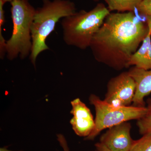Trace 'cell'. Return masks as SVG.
Listing matches in <instances>:
<instances>
[{"label": "cell", "instance_id": "cell-1", "mask_svg": "<svg viewBox=\"0 0 151 151\" xmlns=\"http://www.w3.org/2000/svg\"><path fill=\"white\" fill-rule=\"evenodd\" d=\"M149 32L147 23L137 19L133 12L111 13L92 38L90 47L94 59L116 70L128 68Z\"/></svg>", "mask_w": 151, "mask_h": 151}, {"label": "cell", "instance_id": "cell-2", "mask_svg": "<svg viewBox=\"0 0 151 151\" xmlns=\"http://www.w3.org/2000/svg\"><path fill=\"white\" fill-rule=\"evenodd\" d=\"M42 6L36 9L32 26V49L31 62L36 68L37 58L42 52L49 50L47 38L55 29L60 19L76 12L75 4L70 0H42Z\"/></svg>", "mask_w": 151, "mask_h": 151}, {"label": "cell", "instance_id": "cell-3", "mask_svg": "<svg viewBox=\"0 0 151 151\" xmlns=\"http://www.w3.org/2000/svg\"><path fill=\"white\" fill-rule=\"evenodd\" d=\"M111 12L103 3L90 11L81 10L61 19L63 38L65 44L84 50Z\"/></svg>", "mask_w": 151, "mask_h": 151}, {"label": "cell", "instance_id": "cell-4", "mask_svg": "<svg viewBox=\"0 0 151 151\" xmlns=\"http://www.w3.org/2000/svg\"><path fill=\"white\" fill-rule=\"evenodd\" d=\"M10 3L13 31L6 41V57L9 60L18 57L23 60L31 52L32 26L36 9L29 0H15Z\"/></svg>", "mask_w": 151, "mask_h": 151}, {"label": "cell", "instance_id": "cell-5", "mask_svg": "<svg viewBox=\"0 0 151 151\" xmlns=\"http://www.w3.org/2000/svg\"><path fill=\"white\" fill-rule=\"evenodd\" d=\"M90 104L94 105L96 112L95 127L85 140H93L106 129H109L130 120H139L146 114L147 108L129 106L115 107L102 100L94 94L89 97Z\"/></svg>", "mask_w": 151, "mask_h": 151}, {"label": "cell", "instance_id": "cell-6", "mask_svg": "<svg viewBox=\"0 0 151 151\" xmlns=\"http://www.w3.org/2000/svg\"><path fill=\"white\" fill-rule=\"evenodd\" d=\"M136 90V82L129 72H122L108 81L104 100L115 107L130 106Z\"/></svg>", "mask_w": 151, "mask_h": 151}, {"label": "cell", "instance_id": "cell-7", "mask_svg": "<svg viewBox=\"0 0 151 151\" xmlns=\"http://www.w3.org/2000/svg\"><path fill=\"white\" fill-rule=\"evenodd\" d=\"M131 128L128 122L111 127L101 136L100 142L112 151H130L134 141L131 136Z\"/></svg>", "mask_w": 151, "mask_h": 151}, {"label": "cell", "instance_id": "cell-8", "mask_svg": "<svg viewBox=\"0 0 151 151\" xmlns=\"http://www.w3.org/2000/svg\"><path fill=\"white\" fill-rule=\"evenodd\" d=\"M70 113L73 115L70 124L75 134L86 138L91 134L95 127V120L90 109L79 98L71 102Z\"/></svg>", "mask_w": 151, "mask_h": 151}, {"label": "cell", "instance_id": "cell-9", "mask_svg": "<svg viewBox=\"0 0 151 151\" xmlns=\"http://www.w3.org/2000/svg\"><path fill=\"white\" fill-rule=\"evenodd\" d=\"M128 72L136 84L133 105L145 107L144 98L151 93V69L146 70L134 66Z\"/></svg>", "mask_w": 151, "mask_h": 151}, {"label": "cell", "instance_id": "cell-10", "mask_svg": "<svg viewBox=\"0 0 151 151\" xmlns=\"http://www.w3.org/2000/svg\"><path fill=\"white\" fill-rule=\"evenodd\" d=\"M149 32L142 45L132 55L128 63V67L135 66L148 70L151 69V17H146Z\"/></svg>", "mask_w": 151, "mask_h": 151}, {"label": "cell", "instance_id": "cell-11", "mask_svg": "<svg viewBox=\"0 0 151 151\" xmlns=\"http://www.w3.org/2000/svg\"><path fill=\"white\" fill-rule=\"evenodd\" d=\"M94 2L103 1L110 12H133L142 0H92Z\"/></svg>", "mask_w": 151, "mask_h": 151}, {"label": "cell", "instance_id": "cell-12", "mask_svg": "<svg viewBox=\"0 0 151 151\" xmlns=\"http://www.w3.org/2000/svg\"><path fill=\"white\" fill-rule=\"evenodd\" d=\"M147 111L146 114L137 120V125L140 134L144 135L151 133V98L147 100Z\"/></svg>", "mask_w": 151, "mask_h": 151}, {"label": "cell", "instance_id": "cell-13", "mask_svg": "<svg viewBox=\"0 0 151 151\" xmlns=\"http://www.w3.org/2000/svg\"><path fill=\"white\" fill-rule=\"evenodd\" d=\"M130 151H151V133L145 134L139 139L134 140Z\"/></svg>", "mask_w": 151, "mask_h": 151}, {"label": "cell", "instance_id": "cell-14", "mask_svg": "<svg viewBox=\"0 0 151 151\" xmlns=\"http://www.w3.org/2000/svg\"><path fill=\"white\" fill-rule=\"evenodd\" d=\"M6 3L0 0V58L4 59L6 56V40L4 37L2 32L3 25L5 20V12L4 6Z\"/></svg>", "mask_w": 151, "mask_h": 151}, {"label": "cell", "instance_id": "cell-15", "mask_svg": "<svg viewBox=\"0 0 151 151\" xmlns=\"http://www.w3.org/2000/svg\"><path fill=\"white\" fill-rule=\"evenodd\" d=\"M136 9L142 15L151 17V0H142Z\"/></svg>", "mask_w": 151, "mask_h": 151}, {"label": "cell", "instance_id": "cell-16", "mask_svg": "<svg viewBox=\"0 0 151 151\" xmlns=\"http://www.w3.org/2000/svg\"><path fill=\"white\" fill-rule=\"evenodd\" d=\"M57 140L60 145L63 149V151H70L68 147L67 141L64 136L61 134H58L57 135Z\"/></svg>", "mask_w": 151, "mask_h": 151}, {"label": "cell", "instance_id": "cell-17", "mask_svg": "<svg viewBox=\"0 0 151 151\" xmlns=\"http://www.w3.org/2000/svg\"><path fill=\"white\" fill-rule=\"evenodd\" d=\"M95 146L97 151H112L100 142L96 143Z\"/></svg>", "mask_w": 151, "mask_h": 151}, {"label": "cell", "instance_id": "cell-18", "mask_svg": "<svg viewBox=\"0 0 151 151\" xmlns=\"http://www.w3.org/2000/svg\"><path fill=\"white\" fill-rule=\"evenodd\" d=\"M0 151H11L9 150H8L5 147H2L1 148H0Z\"/></svg>", "mask_w": 151, "mask_h": 151}, {"label": "cell", "instance_id": "cell-19", "mask_svg": "<svg viewBox=\"0 0 151 151\" xmlns=\"http://www.w3.org/2000/svg\"><path fill=\"white\" fill-rule=\"evenodd\" d=\"M3 1L5 3H6L7 2H12L13 1L15 0H1Z\"/></svg>", "mask_w": 151, "mask_h": 151}, {"label": "cell", "instance_id": "cell-20", "mask_svg": "<svg viewBox=\"0 0 151 151\" xmlns=\"http://www.w3.org/2000/svg\"><path fill=\"white\" fill-rule=\"evenodd\" d=\"M95 151H97V150Z\"/></svg>", "mask_w": 151, "mask_h": 151}]
</instances>
